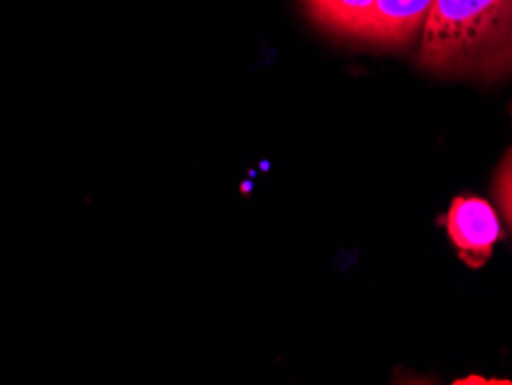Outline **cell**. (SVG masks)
Masks as SVG:
<instances>
[{"mask_svg": "<svg viewBox=\"0 0 512 385\" xmlns=\"http://www.w3.org/2000/svg\"><path fill=\"white\" fill-rule=\"evenodd\" d=\"M448 236L471 268L489 259L496 240H501V222L496 210L478 196H457L446 217Z\"/></svg>", "mask_w": 512, "mask_h": 385, "instance_id": "3", "label": "cell"}, {"mask_svg": "<svg viewBox=\"0 0 512 385\" xmlns=\"http://www.w3.org/2000/svg\"><path fill=\"white\" fill-rule=\"evenodd\" d=\"M494 192H496V196H499L503 215L508 217V222L512 226V146L508 153L503 155V162L499 166V171H496Z\"/></svg>", "mask_w": 512, "mask_h": 385, "instance_id": "4", "label": "cell"}, {"mask_svg": "<svg viewBox=\"0 0 512 385\" xmlns=\"http://www.w3.org/2000/svg\"><path fill=\"white\" fill-rule=\"evenodd\" d=\"M432 5L434 0H305L314 24L376 47H406Z\"/></svg>", "mask_w": 512, "mask_h": 385, "instance_id": "2", "label": "cell"}, {"mask_svg": "<svg viewBox=\"0 0 512 385\" xmlns=\"http://www.w3.org/2000/svg\"><path fill=\"white\" fill-rule=\"evenodd\" d=\"M420 65L450 77L494 81L512 72V0H434Z\"/></svg>", "mask_w": 512, "mask_h": 385, "instance_id": "1", "label": "cell"}]
</instances>
